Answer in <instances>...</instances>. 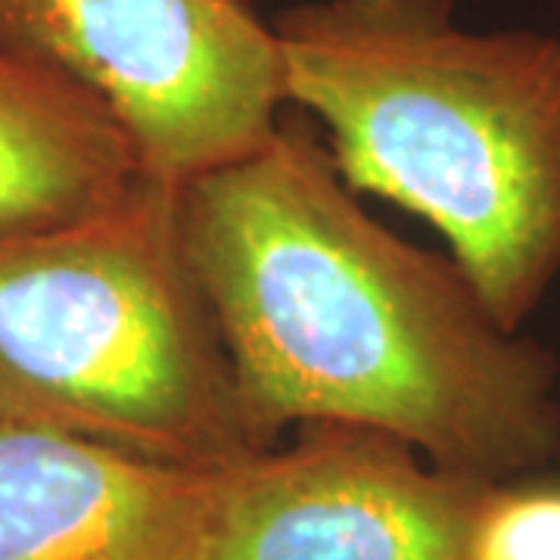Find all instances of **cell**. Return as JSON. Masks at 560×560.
Masks as SVG:
<instances>
[{
    "label": "cell",
    "mask_w": 560,
    "mask_h": 560,
    "mask_svg": "<svg viewBox=\"0 0 560 560\" xmlns=\"http://www.w3.org/2000/svg\"><path fill=\"white\" fill-rule=\"evenodd\" d=\"M492 486L381 430L305 423L215 470L209 560H470Z\"/></svg>",
    "instance_id": "5"
},
{
    "label": "cell",
    "mask_w": 560,
    "mask_h": 560,
    "mask_svg": "<svg viewBox=\"0 0 560 560\" xmlns=\"http://www.w3.org/2000/svg\"><path fill=\"white\" fill-rule=\"evenodd\" d=\"M143 175L135 140L101 97L0 40V234L97 212Z\"/></svg>",
    "instance_id": "7"
},
{
    "label": "cell",
    "mask_w": 560,
    "mask_h": 560,
    "mask_svg": "<svg viewBox=\"0 0 560 560\" xmlns=\"http://www.w3.org/2000/svg\"><path fill=\"white\" fill-rule=\"evenodd\" d=\"M0 423L219 470L278 445L243 399L175 184L0 234Z\"/></svg>",
    "instance_id": "3"
},
{
    "label": "cell",
    "mask_w": 560,
    "mask_h": 560,
    "mask_svg": "<svg viewBox=\"0 0 560 560\" xmlns=\"http://www.w3.org/2000/svg\"><path fill=\"white\" fill-rule=\"evenodd\" d=\"M0 40L101 97L175 187L259 147L287 109L275 22L249 0H0Z\"/></svg>",
    "instance_id": "4"
},
{
    "label": "cell",
    "mask_w": 560,
    "mask_h": 560,
    "mask_svg": "<svg viewBox=\"0 0 560 560\" xmlns=\"http://www.w3.org/2000/svg\"><path fill=\"white\" fill-rule=\"evenodd\" d=\"M470 560H560V482L492 486Z\"/></svg>",
    "instance_id": "8"
},
{
    "label": "cell",
    "mask_w": 560,
    "mask_h": 560,
    "mask_svg": "<svg viewBox=\"0 0 560 560\" xmlns=\"http://www.w3.org/2000/svg\"><path fill=\"white\" fill-rule=\"evenodd\" d=\"M178 197L194 275L271 440L368 427L495 486L560 458L555 352L504 327L452 256L374 219L302 113Z\"/></svg>",
    "instance_id": "1"
},
{
    "label": "cell",
    "mask_w": 560,
    "mask_h": 560,
    "mask_svg": "<svg viewBox=\"0 0 560 560\" xmlns=\"http://www.w3.org/2000/svg\"><path fill=\"white\" fill-rule=\"evenodd\" d=\"M271 22L287 106L346 180L427 221L523 330L560 280V35L467 28L455 0H305Z\"/></svg>",
    "instance_id": "2"
},
{
    "label": "cell",
    "mask_w": 560,
    "mask_h": 560,
    "mask_svg": "<svg viewBox=\"0 0 560 560\" xmlns=\"http://www.w3.org/2000/svg\"><path fill=\"white\" fill-rule=\"evenodd\" d=\"M215 470L0 423V560H209Z\"/></svg>",
    "instance_id": "6"
}]
</instances>
